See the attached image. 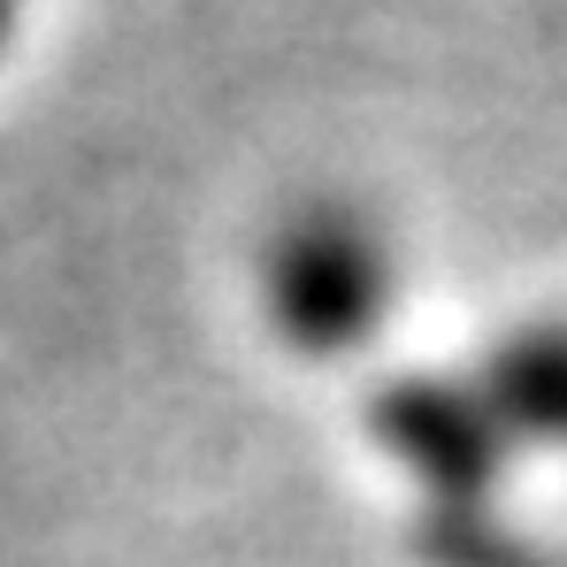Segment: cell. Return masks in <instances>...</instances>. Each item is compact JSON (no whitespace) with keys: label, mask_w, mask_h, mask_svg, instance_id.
<instances>
[{"label":"cell","mask_w":567,"mask_h":567,"mask_svg":"<svg viewBox=\"0 0 567 567\" xmlns=\"http://www.w3.org/2000/svg\"><path fill=\"white\" fill-rule=\"evenodd\" d=\"M261 299L291 353H361L391 307V246L377 215L353 199H307L299 215H284L261 261Z\"/></svg>","instance_id":"6da1fadb"},{"label":"cell","mask_w":567,"mask_h":567,"mask_svg":"<svg viewBox=\"0 0 567 567\" xmlns=\"http://www.w3.org/2000/svg\"><path fill=\"white\" fill-rule=\"evenodd\" d=\"M383 453L414 475L437 506V522H468L483 514L498 461H506V430L483 406L475 377H391L369 406Z\"/></svg>","instance_id":"7a4b0ae2"},{"label":"cell","mask_w":567,"mask_h":567,"mask_svg":"<svg viewBox=\"0 0 567 567\" xmlns=\"http://www.w3.org/2000/svg\"><path fill=\"white\" fill-rule=\"evenodd\" d=\"M475 391H483V406L498 414L506 437L567 445V315H545V322L506 330V338L483 353Z\"/></svg>","instance_id":"3957f363"},{"label":"cell","mask_w":567,"mask_h":567,"mask_svg":"<svg viewBox=\"0 0 567 567\" xmlns=\"http://www.w3.org/2000/svg\"><path fill=\"white\" fill-rule=\"evenodd\" d=\"M8 31H16V0H0V47H8Z\"/></svg>","instance_id":"277c9868"}]
</instances>
